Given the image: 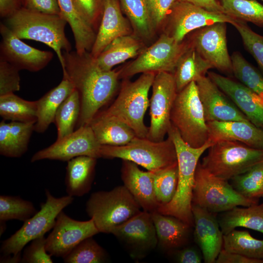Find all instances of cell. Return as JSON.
Wrapping results in <instances>:
<instances>
[{
  "mask_svg": "<svg viewBox=\"0 0 263 263\" xmlns=\"http://www.w3.org/2000/svg\"><path fill=\"white\" fill-rule=\"evenodd\" d=\"M63 76L77 91L80 112L76 129L89 125L100 109L108 103L117 91L119 71H105L98 65L90 52L78 54L63 52Z\"/></svg>",
  "mask_w": 263,
  "mask_h": 263,
  "instance_id": "cell-1",
  "label": "cell"
},
{
  "mask_svg": "<svg viewBox=\"0 0 263 263\" xmlns=\"http://www.w3.org/2000/svg\"><path fill=\"white\" fill-rule=\"evenodd\" d=\"M168 135L172 139L176 150L178 185L172 200L168 204L159 207L157 211L175 217L192 227L194 225L192 200L195 171L200 157L213 143L208 140L200 147H192L183 140L178 130L172 125Z\"/></svg>",
  "mask_w": 263,
  "mask_h": 263,
  "instance_id": "cell-2",
  "label": "cell"
},
{
  "mask_svg": "<svg viewBox=\"0 0 263 263\" xmlns=\"http://www.w3.org/2000/svg\"><path fill=\"white\" fill-rule=\"evenodd\" d=\"M19 38L42 42L54 50L62 69L63 52L71 51L65 33L67 23L61 16L41 13L24 7L5 19L4 23Z\"/></svg>",
  "mask_w": 263,
  "mask_h": 263,
  "instance_id": "cell-3",
  "label": "cell"
},
{
  "mask_svg": "<svg viewBox=\"0 0 263 263\" xmlns=\"http://www.w3.org/2000/svg\"><path fill=\"white\" fill-rule=\"evenodd\" d=\"M155 75L142 73L134 81L125 79L115 100L101 113L127 124L137 137L147 138L149 128L145 125L144 117L150 105L149 92Z\"/></svg>",
  "mask_w": 263,
  "mask_h": 263,
  "instance_id": "cell-4",
  "label": "cell"
},
{
  "mask_svg": "<svg viewBox=\"0 0 263 263\" xmlns=\"http://www.w3.org/2000/svg\"><path fill=\"white\" fill-rule=\"evenodd\" d=\"M141 208L124 185L93 193L86 205L87 215L99 232L107 234L139 213Z\"/></svg>",
  "mask_w": 263,
  "mask_h": 263,
  "instance_id": "cell-5",
  "label": "cell"
},
{
  "mask_svg": "<svg viewBox=\"0 0 263 263\" xmlns=\"http://www.w3.org/2000/svg\"><path fill=\"white\" fill-rule=\"evenodd\" d=\"M208 150L201 163L202 166L215 176L227 181L263 162V150L237 141H219Z\"/></svg>",
  "mask_w": 263,
  "mask_h": 263,
  "instance_id": "cell-6",
  "label": "cell"
},
{
  "mask_svg": "<svg viewBox=\"0 0 263 263\" xmlns=\"http://www.w3.org/2000/svg\"><path fill=\"white\" fill-rule=\"evenodd\" d=\"M101 157L129 160L156 172L177 163L174 144L169 136L159 142L136 136L123 146L102 145Z\"/></svg>",
  "mask_w": 263,
  "mask_h": 263,
  "instance_id": "cell-7",
  "label": "cell"
},
{
  "mask_svg": "<svg viewBox=\"0 0 263 263\" xmlns=\"http://www.w3.org/2000/svg\"><path fill=\"white\" fill-rule=\"evenodd\" d=\"M170 121L183 140L192 147H200L208 140V128L196 82H191L177 93Z\"/></svg>",
  "mask_w": 263,
  "mask_h": 263,
  "instance_id": "cell-8",
  "label": "cell"
},
{
  "mask_svg": "<svg viewBox=\"0 0 263 263\" xmlns=\"http://www.w3.org/2000/svg\"><path fill=\"white\" fill-rule=\"evenodd\" d=\"M258 202L259 200L250 199L241 195L228 181L215 176L199 162L195 171L192 204L216 214Z\"/></svg>",
  "mask_w": 263,
  "mask_h": 263,
  "instance_id": "cell-9",
  "label": "cell"
},
{
  "mask_svg": "<svg viewBox=\"0 0 263 263\" xmlns=\"http://www.w3.org/2000/svg\"><path fill=\"white\" fill-rule=\"evenodd\" d=\"M191 46L189 39L178 42L164 33L133 61L118 71L119 79H127L139 73L173 74L179 58Z\"/></svg>",
  "mask_w": 263,
  "mask_h": 263,
  "instance_id": "cell-10",
  "label": "cell"
},
{
  "mask_svg": "<svg viewBox=\"0 0 263 263\" xmlns=\"http://www.w3.org/2000/svg\"><path fill=\"white\" fill-rule=\"evenodd\" d=\"M46 200L40 204V209L34 216L24 222L22 226L10 237L3 241L0 247L3 255H17L32 240L53 229L58 214L71 204L74 197L66 195L56 198L48 189L45 190Z\"/></svg>",
  "mask_w": 263,
  "mask_h": 263,
  "instance_id": "cell-11",
  "label": "cell"
},
{
  "mask_svg": "<svg viewBox=\"0 0 263 263\" xmlns=\"http://www.w3.org/2000/svg\"><path fill=\"white\" fill-rule=\"evenodd\" d=\"M151 87L150 122L147 138L159 142L164 140L171 126L170 113L177 94L173 74L166 72L156 74Z\"/></svg>",
  "mask_w": 263,
  "mask_h": 263,
  "instance_id": "cell-12",
  "label": "cell"
},
{
  "mask_svg": "<svg viewBox=\"0 0 263 263\" xmlns=\"http://www.w3.org/2000/svg\"><path fill=\"white\" fill-rule=\"evenodd\" d=\"M235 19L226 14L208 11L191 3L178 1L164 24L165 33L181 42L191 32L217 22L232 24Z\"/></svg>",
  "mask_w": 263,
  "mask_h": 263,
  "instance_id": "cell-13",
  "label": "cell"
},
{
  "mask_svg": "<svg viewBox=\"0 0 263 263\" xmlns=\"http://www.w3.org/2000/svg\"><path fill=\"white\" fill-rule=\"evenodd\" d=\"M101 145L89 125L80 127L66 136L56 139L50 146L36 152L31 157L33 163L44 159L68 161L80 156L101 157Z\"/></svg>",
  "mask_w": 263,
  "mask_h": 263,
  "instance_id": "cell-14",
  "label": "cell"
},
{
  "mask_svg": "<svg viewBox=\"0 0 263 263\" xmlns=\"http://www.w3.org/2000/svg\"><path fill=\"white\" fill-rule=\"evenodd\" d=\"M98 233L92 219L75 220L62 210L57 216L52 232L46 238V250L52 256L63 259L81 241Z\"/></svg>",
  "mask_w": 263,
  "mask_h": 263,
  "instance_id": "cell-15",
  "label": "cell"
},
{
  "mask_svg": "<svg viewBox=\"0 0 263 263\" xmlns=\"http://www.w3.org/2000/svg\"><path fill=\"white\" fill-rule=\"evenodd\" d=\"M111 234L123 244L134 259L144 258L158 244L151 214L143 210L115 227Z\"/></svg>",
  "mask_w": 263,
  "mask_h": 263,
  "instance_id": "cell-16",
  "label": "cell"
},
{
  "mask_svg": "<svg viewBox=\"0 0 263 263\" xmlns=\"http://www.w3.org/2000/svg\"><path fill=\"white\" fill-rule=\"evenodd\" d=\"M192 46L214 68L232 74L226 40V23L217 22L196 30L189 38Z\"/></svg>",
  "mask_w": 263,
  "mask_h": 263,
  "instance_id": "cell-17",
  "label": "cell"
},
{
  "mask_svg": "<svg viewBox=\"0 0 263 263\" xmlns=\"http://www.w3.org/2000/svg\"><path fill=\"white\" fill-rule=\"evenodd\" d=\"M0 59L19 70L38 72L45 68L53 57L52 52L38 50L23 42L4 23L0 24Z\"/></svg>",
  "mask_w": 263,
  "mask_h": 263,
  "instance_id": "cell-18",
  "label": "cell"
},
{
  "mask_svg": "<svg viewBox=\"0 0 263 263\" xmlns=\"http://www.w3.org/2000/svg\"><path fill=\"white\" fill-rule=\"evenodd\" d=\"M196 83L207 122L249 121L207 76L201 77Z\"/></svg>",
  "mask_w": 263,
  "mask_h": 263,
  "instance_id": "cell-19",
  "label": "cell"
},
{
  "mask_svg": "<svg viewBox=\"0 0 263 263\" xmlns=\"http://www.w3.org/2000/svg\"><path fill=\"white\" fill-rule=\"evenodd\" d=\"M196 242L199 246L205 263H214L223 249L224 235L215 213L192 204Z\"/></svg>",
  "mask_w": 263,
  "mask_h": 263,
  "instance_id": "cell-20",
  "label": "cell"
},
{
  "mask_svg": "<svg viewBox=\"0 0 263 263\" xmlns=\"http://www.w3.org/2000/svg\"><path fill=\"white\" fill-rule=\"evenodd\" d=\"M207 76L231 100L248 120L263 130V100L239 81L213 72Z\"/></svg>",
  "mask_w": 263,
  "mask_h": 263,
  "instance_id": "cell-21",
  "label": "cell"
},
{
  "mask_svg": "<svg viewBox=\"0 0 263 263\" xmlns=\"http://www.w3.org/2000/svg\"><path fill=\"white\" fill-rule=\"evenodd\" d=\"M123 15L119 0H105L101 21L90 53L96 58L114 39L132 34L131 25Z\"/></svg>",
  "mask_w": 263,
  "mask_h": 263,
  "instance_id": "cell-22",
  "label": "cell"
},
{
  "mask_svg": "<svg viewBox=\"0 0 263 263\" xmlns=\"http://www.w3.org/2000/svg\"><path fill=\"white\" fill-rule=\"evenodd\" d=\"M154 172L144 171L135 163L123 160L121 178L124 186L143 210H157L158 204L154 189Z\"/></svg>",
  "mask_w": 263,
  "mask_h": 263,
  "instance_id": "cell-23",
  "label": "cell"
},
{
  "mask_svg": "<svg viewBox=\"0 0 263 263\" xmlns=\"http://www.w3.org/2000/svg\"><path fill=\"white\" fill-rule=\"evenodd\" d=\"M209 139L213 144L222 140L237 141L253 148L263 150V130L250 121L207 122Z\"/></svg>",
  "mask_w": 263,
  "mask_h": 263,
  "instance_id": "cell-24",
  "label": "cell"
},
{
  "mask_svg": "<svg viewBox=\"0 0 263 263\" xmlns=\"http://www.w3.org/2000/svg\"><path fill=\"white\" fill-rule=\"evenodd\" d=\"M150 213L155 228L157 245L165 250H170L188 243L191 226L175 217L157 210Z\"/></svg>",
  "mask_w": 263,
  "mask_h": 263,
  "instance_id": "cell-25",
  "label": "cell"
},
{
  "mask_svg": "<svg viewBox=\"0 0 263 263\" xmlns=\"http://www.w3.org/2000/svg\"><path fill=\"white\" fill-rule=\"evenodd\" d=\"M35 122L24 123L3 120L0 123V154L19 158L27 150L30 139L35 131Z\"/></svg>",
  "mask_w": 263,
  "mask_h": 263,
  "instance_id": "cell-26",
  "label": "cell"
},
{
  "mask_svg": "<svg viewBox=\"0 0 263 263\" xmlns=\"http://www.w3.org/2000/svg\"><path fill=\"white\" fill-rule=\"evenodd\" d=\"M89 125L101 145L123 146L137 136L134 131L124 122L99 112Z\"/></svg>",
  "mask_w": 263,
  "mask_h": 263,
  "instance_id": "cell-27",
  "label": "cell"
},
{
  "mask_svg": "<svg viewBox=\"0 0 263 263\" xmlns=\"http://www.w3.org/2000/svg\"><path fill=\"white\" fill-rule=\"evenodd\" d=\"M96 158L80 156L67 161L65 180L66 190L72 197L82 196L91 189Z\"/></svg>",
  "mask_w": 263,
  "mask_h": 263,
  "instance_id": "cell-28",
  "label": "cell"
},
{
  "mask_svg": "<svg viewBox=\"0 0 263 263\" xmlns=\"http://www.w3.org/2000/svg\"><path fill=\"white\" fill-rule=\"evenodd\" d=\"M71 81L63 77L60 83L50 90L37 101V118L35 131L43 133L55 122L56 113L62 102L74 90Z\"/></svg>",
  "mask_w": 263,
  "mask_h": 263,
  "instance_id": "cell-29",
  "label": "cell"
},
{
  "mask_svg": "<svg viewBox=\"0 0 263 263\" xmlns=\"http://www.w3.org/2000/svg\"><path fill=\"white\" fill-rule=\"evenodd\" d=\"M144 49L140 38L133 34L125 35L114 39L95 58L102 69L110 71L114 66L136 57Z\"/></svg>",
  "mask_w": 263,
  "mask_h": 263,
  "instance_id": "cell-30",
  "label": "cell"
},
{
  "mask_svg": "<svg viewBox=\"0 0 263 263\" xmlns=\"http://www.w3.org/2000/svg\"><path fill=\"white\" fill-rule=\"evenodd\" d=\"M223 235L243 227L263 234V202L245 207H236L223 212L218 220Z\"/></svg>",
  "mask_w": 263,
  "mask_h": 263,
  "instance_id": "cell-31",
  "label": "cell"
},
{
  "mask_svg": "<svg viewBox=\"0 0 263 263\" xmlns=\"http://www.w3.org/2000/svg\"><path fill=\"white\" fill-rule=\"evenodd\" d=\"M214 68L192 45L179 58L173 73L177 93Z\"/></svg>",
  "mask_w": 263,
  "mask_h": 263,
  "instance_id": "cell-32",
  "label": "cell"
},
{
  "mask_svg": "<svg viewBox=\"0 0 263 263\" xmlns=\"http://www.w3.org/2000/svg\"><path fill=\"white\" fill-rule=\"evenodd\" d=\"M127 16L133 35L142 41L152 38L155 34L145 0H119Z\"/></svg>",
  "mask_w": 263,
  "mask_h": 263,
  "instance_id": "cell-33",
  "label": "cell"
},
{
  "mask_svg": "<svg viewBox=\"0 0 263 263\" xmlns=\"http://www.w3.org/2000/svg\"><path fill=\"white\" fill-rule=\"evenodd\" d=\"M0 115L4 120L36 123L37 101L24 100L14 93L0 96Z\"/></svg>",
  "mask_w": 263,
  "mask_h": 263,
  "instance_id": "cell-34",
  "label": "cell"
},
{
  "mask_svg": "<svg viewBox=\"0 0 263 263\" xmlns=\"http://www.w3.org/2000/svg\"><path fill=\"white\" fill-rule=\"evenodd\" d=\"M223 248L263 262V240L253 237L247 231L234 229L224 235Z\"/></svg>",
  "mask_w": 263,
  "mask_h": 263,
  "instance_id": "cell-35",
  "label": "cell"
},
{
  "mask_svg": "<svg viewBox=\"0 0 263 263\" xmlns=\"http://www.w3.org/2000/svg\"><path fill=\"white\" fill-rule=\"evenodd\" d=\"M80 112V98L75 89L60 105L56 113L54 123L57 128L56 139H61L74 131Z\"/></svg>",
  "mask_w": 263,
  "mask_h": 263,
  "instance_id": "cell-36",
  "label": "cell"
},
{
  "mask_svg": "<svg viewBox=\"0 0 263 263\" xmlns=\"http://www.w3.org/2000/svg\"><path fill=\"white\" fill-rule=\"evenodd\" d=\"M231 59L232 74L239 82L263 100V75L240 52H233Z\"/></svg>",
  "mask_w": 263,
  "mask_h": 263,
  "instance_id": "cell-37",
  "label": "cell"
},
{
  "mask_svg": "<svg viewBox=\"0 0 263 263\" xmlns=\"http://www.w3.org/2000/svg\"><path fill=\"white\" fill-rule=\"evenodd\" d=\"M225 13L237 19L263 27V5L256 0H218Z\"/></svg>",
  "mask_w": 263,
  "mask_h": 263,
  "instance_id": "cell-38",
  "label": "cell"
},
{
  "mask_svg": "<svg viewBox=\"0 0 263 263\" xmlns=\"http://www.w3.org/2000/svg\"><path fill=\"white\" fill-rule=\"evenodd\" d=\"M57 0L60 9V15L69 23L75 43L81 45L89 41L94 35V29L78 13L72 0Z\"/></svg>",
  "mask_w": 263,
  "mask_h": 263,
  "instance_id": "cell-39",
  "label": "cell"
},
{
  "mask_svg": "<svg viewBox=\"0 0 263 263\" xmlns=\"http://www.w3.org/2000/svg\"><path fill=\"white\" fill-rule=\"evenodd\" d=\"M230 180L233 188L243 196L254 200L263 197V162Z\"/></svg>",
  "mask_w": 263,
  "mask_h": 263,
  "instance_id": "cell-40",
  "label": "cell"
},
{
  "mask_svg": "<svg viewBox=\"0 0 263 263\" xmlns=\"http://www.w3.org/2000/svg\"><path fill=\"white\" fill-rule=\"evenodd\" d=\"M37 212L32 202L19 196H0V221L18 220L25 222Z\"/></svg>",
  "mask_w": 263,
  "mask_h": 263,
  "instance_id": "cell-41",
  "label": "cell"
},
{
  "mask_svg": "<svg viewBox=\"0 0 263 263\" xmlns=\"http://www.w3.org/2000/svg\"><path fill=\"white\" fill-rule=\"evenodd\" d=\"M154 173V189L158 207L169 203L175 194L178 180V164Z\"/></svg>",
  "mask_w": 263,
  "mask_h": 263,
  "instance_id": "cell-42",
  "label": "cell"
},
{
  "mask_svg": "<svg viewBox=\"0 0 263 263\" xmlns=\"http://www.w3.org/2000/svg\"><path fill=\"white\" fill-rule=\"evenodd\" d=\"M106 251L93 238H87L78 244L63 258L65 263H101L108 259Z\"/></svg>",
  "mask_w": 263,
  "mask_h": 263,
  "instance_id": "cell-43",
  "label": "cell"
},
{
  "mask_svg": "<svg viewBox=\"0 0 263 263\" xmlns=\"http://www.w3.org/2000/svg\"><path fill=\"white\" fill-rule=\"evenodd\" d=\"M231 24L239 32L245 49L263 73V36L253 31L245 21L236 19Z\"/></svg>",
  "mask_w": 263,
  "mask_h": 263,
  "instance_id": "cell-44",
  "label": "cell"
},
{
  "mask_svg": "<svg viewBox=\"0 0 263 263\" xmlns=\"http://www.w3.org/2000/svg\"><path fill=\"white\" fill-rule=\"evenodd\" d=\"M80 15L94 29L98 30L105 0H72Z\"/></svg>",
  "mask_w": 263,
  "mask_h": 263,
  "instance_id": "cell-45",
  "label": "cell"
},
{
  "mask_svg": "<svg viewBox=\"0 0 263 263\" xmlns=\"http://www.w3.org/2000/svg\"><path fill=\"white\" fill-rule=\"evenodd\" d=\"M19 71L12 64L0 58V96L20 90Z\"/></svg>",
  "mask_w": 263,
  "mask_h": 263,
  "instance_id": "cell-46",
  "label": "cell"
},
{
  "mask_svg": "<svg viewBox=\"0 0 263 263\" xmlns=\"http://www.w3.org/2000/svg\"><path fill=\"white\" fill-rule=\"evenodd\" d=\"M46 238L44 236L37 238L31 242L25 248L21 257L22 263H52L51 255L45 248Z\"/></svg>",
  "mask_w": 263,
  "mask_h": 263,
  "instance_id": "cell-47",
  "label": "cell"
},
{
  "mask_svg": "<svg viewBox=\"0 0 263 263\" xmlns=\"http://www.w3.org/2000/svg\"><path fill=\"white\" fill-rule=\"evenodd\" d=\"M178 1L180 0H145L155 32L164 25L171 8Z\"/></svg>",
  "mask_w": 263,
  "mask_h": 263,
  "instance_id": "cell-48",
  "label": "cell"
},
{
  "mask_svg": "<svg viewBox=\"0 0 263 263\" xmlns=\"http://www.w3.org/2000/svg\"><path fill=\"white\" fill-rule=\"evenodd\" d=\"M23 7L41 13L60 15L57 0H22Z\"/></svg>",
  "mask_w": 263,
  "mask_h": 263,
  "instance_id": "cell-49",
  "label": "cell"
},
{
  "mask_svg": "<svg viewBox=\"0 0 263 263\" xmlns=\"http://www.w3.org/2000/svg\"><path fill=\"white\" fill-rule=\"evenodd\" d=\"M215 263H263L260 260L248 258L239 253L227 251L222 249Z\"/></svg>",
  "mask_w": 263,
  "mask_h": 263,
  "instance_id": "cell-50",
  "label": "cell"
},
{
  "mask_svg": "<svg viewBox=\"0 0 263 263\" xmlns=\"http://www.w3.org/2000/svg\"><path fill=\"white\" fill-rule=\"evenodd\" d=\"M177 261L180 263H200L202 262V258L195 249L186 247L178 251Z\"/></svg>",
  "mask_w": 263,
  "mask_h": 263,
  "instance_id": "cell-51",
  "label": "cell"
},
{
  "mask_svg": "<svg viewBox=\"0 0 263 263\" xmlns=\"http://www.w3.org/2000/svg\"><path fill=\"white\" fill-rule=\"evenodd\" d=\"M22 7V0H0V17L6 19Z\"/></svg>",
  "mask_w": 263,
  "mask_h": 263,
  "instance_id": "cell-52",
  "label": "cell"
},
{
  "mask_svg": "<svg viewBox=\"0 0 263 263\" xmlns=\"http://www.w3.org/2000/svg\"><path fill=\"white\" fill-rule=\"evenodd\" d=\"M180 1L191 3L208 11L225 13L224 9L218 0H180Z\"/></svg>",
  "mask_w": 263,
  "mask_h": 263,
  "instance_id": "cell-53",
  "label": "cell"
},
{
  "mask_svg": "<svg viewBox=\"0 0 263 263\" xmlns=\"http://www.w3.org/2000/svg\"><path fill=\"white\" fill-rule=\"evenodd\" d=\"M21 257V253L17 255H13L12 256H11L10 255L5 256L3 255L0 258V262L10 263H20Z\"/></svg>",
  "mask_w": 263,
  "mask_h": 263,
  "instance_id": "cell-54",
  "label": "cell"
},
{
  "mask_svg": "<svg viewBox=\"0 0 263 263\" xmlns=\"http://www.w3.org/2000/svg\"><path fill=\"white\" fill-rule=\"evenodd\" d=\"M0 235L3 234L6 229V222L0 221Z\"/></svg>",
  "mask_w": 263,
  "mask_h": 263,
  "instance_id": "cell-55",
  "label": "cell"
},
{
  "mask_svg": "<svg viewBox=\"0 0 263 263\" xmlns=\"http://www.w3.org/2000/svg\"></svg>",
  "mask_w": 263,
  "mask_h": 263,
  "instance_id": "cell-56",
  "label": "cell"
}]
</instances>
